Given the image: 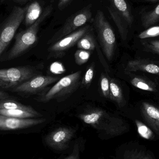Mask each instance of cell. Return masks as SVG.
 <instances>
[{"label":"cell","mask_w":159,"mask_h":159,"mask_svg":"<svg viewBox=\"0 0 159 159\" xmlns=\"http://www.w3.org/2000/svg\"><path fill=\"white\" fill-rule=\"evenodd\" d=\"M52 10V6L48 7L37 21L27 30L17 34L15 37V43L2 61H9L15 59L20 57L32 46L37 41V34L40 24L50 15Z\"/></svg>","instance_id":"cell-1"},{"label":"cell","mask_w":159,"mask_h":159,"mask_svg":"<svg viewBox=\"0 0 159 159\" xmlns=\"http://www.w3.org/2000/svg\"><path fill=\"white\" fill-rule=\"evenodd\" d=\"M93 25L103 52L108 61H111L115 53L116 40L110 23L101 10L97 11Z\"/></svg>","instance_id":"cell-2"},{"label":"cell","mask_w":159,"mask_h":159,"mask_svg":"<svg viewBox=\"0 0 159 159\" xmlns=\"http://www.w3.org/2000/svg\"><path fill=\"white\" fill-rule=\"evenodd\" d=\"M27 9V7H15L9 16L0 27V58L25 18Z\"/></svg>","instance_id":"cell-3"},{"label":"cell","mask_w":159,"mask_h":159,"mask_svg":"<svg viewBox=\"0 0 159 159\" xmlns=\"http://www.w3.org/2000/svg\"><path fill=\"white\" fill-rule=\"evenodd\" d=\"M81 74V71H78L62 77L48 91L42 94L38 98L39 101L46 102L53 99L69 96L79 87Z\"/></svg>","instance_id":"cell-4"},{"label":"cell","mask_w":159,"mask_h":159,"mask_svg":"<svg viewBox=\"0 0 159 159\" xmlns=\"http://www.w3.org/2000/svg\"><path fill=\"white\" fill-rule=\"evenodd\" d=\"M36 72L33 67L21 66L0 70V81L4 89H11L35 76Z\"/></svg>","instance_id":"cell-5"},{"label":"cell","mask_w":159,"mask_h":159,"mask_svg":"<svg viewBox=\"0 0 159 159\" xmlns=\"http://www.w3.org/2000/svg\"><path fill=\"white\" fill-rule=\"evenodd\" d=\"M91 7V5H89L70 17L65 24L48 41V43L52 44L85 25L91 19L92 16Z\"/></svg>","instance_id":"cell-6"},{"label":"cell","mask_w":159,"mask_h":159,"mask_svg":"<svg viewBox=\"0 0 159 159\" xmlns=\"http://www.w3.org/2000/svg\"><path fill=\"white\" fill-rule=\"evenodd\" d=\"M92 29L91 26L86 25L52 44L48 49L49 57L55 58L62 57L68 49L77 43L80 39Z\"/></svg>","instance_id":"cell-7"},{"label":"cell","mask_w":159,"mask_h":159,"mask_svg":"<svg viewBox=\"0 0 159 159\" xmlns=\"http://www.w3.org/2000/svg\"><path fill=\"white\" fill-rule=\"evenodd\" d=\"M75 133V130L72 128L60 127L48 134L45 141L47 145L52 149L63 151L69 148Z\"/></svg>","instance_id":"cell-8"},{"label":"cell","mask_w":159,"mask_h":159,"mask_svg":"<svg viewBox=\"0 0 159 159\" xmlns=\"http://www.w3.org/2000/svg\"><path fill=\"white\" fill-rule=\"evenodd\" d=\"M59 79V77L49 75H35L10 90L18 93L33 94L42 90Z\"/></svg>","instance_id":"cell-9"},{"label":"cell","mask_w":159,"mask_h":159,"mask_svg":"<svg viewBox=\"0 0 159 159\" xmlns=\"http://www.w3.org/2000/svg\"><path fill=\"white\" fill-rule=\"evenodd\" d=\"M129 127L122 119L114 116L106 112L97 130L112 137L121 135L128 131Z\"/></svg>","instance_id":"cell-10"},{"label":"cell","mask_w":159,"mask_h":159,"mask_svg":"<svg viewBox=\"0 0 159 159\" xmlns=\"http://www.w3.org/2000/svg\"><path fill=\"white\" fill-rule=\"evenodd\" d=\"M45 119H20L0 115V130L17 131L25 129L42 124Z\"/></svg>","instance_id":"cell-11"},{"label":"cell","mask_w":159,"mask_h":159,"mask_svg":"<svg viewBox=\"0 0 159 159\" xmlns=\"http://www.w3.org/2000/svg\"><path fill=\"white\" fill-rule=\"evenodd\" d=\"M141 111L144 118L153 130L159 135V108L147 102L142 103Z\"/></svg>","instance_id":"cell-12"},{"label":"cell","mask_w":159,"mask_h":159,"mask_svg":"<svg viewBox=\"0 0 159 159\" xmlns=\"http://www.w3.org/2000/svg\"><path fill=\"white\" fill-rule=\"evenodd\" d=\"M138 71L159 75V66L143 60H134L130 61L125 68L127 72Z\"/></svg>","instance_id":"cell-13"},{"label":"cell","mask_w":159,"mask_h":159,"mask_svg":"<svg viewBox=\"0 0 159 159\" xmlns=\"http://www.w3.org/2000/svg\"><path fill=\"white\" fill-rule=\"evenodd\" d=\"M111 6L127 22L129 27H131L134 22V17L126 0H109Z\"/></svg>","instance_id":"cell-14"},{"label":"cell","mask_w":159,"mask_h":159,"mask_svg":"<svg viewBox=\"0 0 159 159\" xmlns=\"http://www.w3.org/2000/svg\"><path fill=\"white\" fill-rule=\"evenodd\" d=\"M0 115L20 119L35 118L42 116L33 108L30 109H0Z\"/></svg>","instance_id":"cell-15"},{"label":"cell","mask_w":159,"mask_h":159,"mask_svg":"<svg viewBox=\"0 0 159 159\" xmlns=\"http://www.w3.org/2000/svg\"><path fill=\"white\" fill-rule=\"evenodd\" d=\"M105 111L103 109H94L84 114H80L78 117L84 123L91 125L97 130Z\"/></svg>","instance_id":"cell-16"},{"label":"cell","mask_w":159,"mask_h":159,"mask_svg":"<svg viewBox=\"0 0 159 159\" xmlns=\"http://www.w3.org/2000/svg\"><path fill=\"white\" fill-rule=\"evenodd\" d=\"M42 7L40 3L35 1L27 7L25 16L26 26H30L40 17L42 14Z\"/></svg>","instance_id":"cell-17"},{"label":"cell","mask_w":159,"mask_h":159,"mask_svg":"<svg viewBox=\"0 0 159 159\" xmlns=\"http://www.w3.org/2000/svg\"><path fill=\"white\" fill-rule=\"evenodd\" d=\"M107 8L111 17L113 19L118 29L121 39L123 41H125L127 38L128 33V27H129L127 22L111 6L107 7Z\"/></svg>","instance_id":"cell-18"},{"label":"cell","mask_w":159,"mask_h":159,"mask_svg":"<svg viewBox=\"0 0 159 159\" xmlns=\"http://www.w3.org/2000/svg\"><path fill=\"white\" fill-rule=\"evenodd\" d=\"M109 99L116 103L120 107H122L125 104V100L121 87L114 79L110 80Z\"/></svg>","instance_id":"cell-19"},{"label":"cell","mask_w":159,"mask_h":159,"mask_svg":"<svg viewBox=\"0 0 159 159\" xmlns=\"http://www.w3.org/2000/svg\"><path fill=\"white\" fill-rule=\"evenodd\" d=\"M77 48L79 49L93 51L96 47V42L93 34V29L84 34L77 43Z\"/></svg>","instance_id":"cell-20"},{"label":"cell","mask_w":159,"mask_h":159,"mask_svg":"<svg viewBox=\"0 0 159 159\" xmlns=\"http://www.w3.org/2000/svg\"><path fill=\"white\" fill-rule=\"evenodd\" d=\"M159 21V4L151 11L144 13L141 17L142 25L145 28L156 24Z\"/></svg>","instance_id":"cell-21"},{"label":"cell","mask_w":159,"mask_h":159,"mask_svg":"<svg viewBox=\"0 0 159 159\" xmlns=\"http://www.w3.org/2000/svg\"><path fill=\"white\" fill-rule=\"evenodd\" d=\"M131 83L135 88L143 90L152 92L157 91V89L154 84L141 77H135L133 78L131 80Z\"/></svg>","instance_id":"cell-22"},{"label":"cell","mask_w":159,"mask_h":159,"mask_svg":"<svg viewBox=\"0 0 159 159\" xmlns=\"http://www.w3.org/2000/svg\"><path fill=\"white\" fill-rule=\"evenodd\" d=\"M32 108L30 106L22 104L14 100L7 99L0 100V109H30Z\"/></svg>","instance_id":"cell-23"},{"label":"cell","mask_w":159,"mask_h":159,"mask_svg":"<svg viewBox=\"0 0 159 159\" xmlns=\"http://www.w3.org/2000/svg\"><path fill=\"white\" fill-rule=\"evenodd\" d=\"M121 159H153L148 153L141 149H134L125 152Z\"/></svg>","instance_id":"cell-24"},{"label":"cell","mask_w":159,"mask_h":159,"mask_svg":"<svg viewBox=\"0 0 159 159\" xmlns=\"http://www.w3.org/2000/svg\"><path fill=\"white\" fill-rule=\"evenodd\" d=\"M135 123L137 127L138 134L141 137L147 140H154L155 134L150 128L138 120H135Z\"/></svg>","instance_id":"cell-25"},{"label":"cell","mask_w":159,"mask_h":159,"mask_svg":"<svg viewBox=\"0 0 159 159\" xmlns=\"http://www.w3.org/2000/svg\"><path fill=\"white\" fill-rule=\"evenodd\" d=\"M91 55V53L90 51L83 49H78L75 54V63L80 66L85 64L88 62Z\"/></svg>","instance_id":"cell-26"},{"label":"cell","mask_w":159,"mask_h":159,"mask_svg":"<svg viewBox=\"0 0 159 159\" xmlns=\"http://www.w3.org/2000/svg\"><path fill=\"white\" fill-rule=\"evenodd\" d=\"M94 70H95V64L93 63L89 66L84 75L83 79L81 81V84L86 88H89L92 82L94 77Z\"/></svg>","instance_id":"cell-27"},{"label":"cell","mask_w":159,"mask_h":159,"mask_svg":"<svg viewBox=\"0 0 159 159\" xmlns=\"http://www.w3.org/2000/svg\"><path fill=\"white\" fill-rule=\"evenodd\" d=\"M159 36V26H153L141 32L138 35L139 38L147 39Z\"/></svg>","instance_id":"cell-28"},{"label":"cell","mask_w":159,"mask_h":159,"mask_svg":"<svg viewBox=\"0 0 159 159\" xmlns=\"http://www.w3.org/2000/svg\"><path fill=\"white\" fill-rule=\"evenodd\" d=\"M100 86L103 95L105 98H109L110 81L106 75L102 74L100 79Z\"/></svg>","instance_id":"cell-29"},{"label":"cell","mask_w":159,"mask_h":159,"mask_svg":"<svg viewBox=\"0 0 159 159\" xmlns=\"http://www.w3.org/2000/svg\"><path fill=\"white\" fill-rule=\"evenodd\" d=\"M50 70L55 74L63 73L65 71V69L62 64L59 62H55L51 65Z\"/></svg>","instance_id":"cell-30"},{"label":"cell","mask_w":159,"mask_h":159,"mask_svg":"<svg viewBox=\"0 0 159 159\" xmlns=\"http://www.w3.org/2000/svg\"><path fill=\"white\" fill-rule=\"evenodd\" d=\"M80 148L78 144H75L72 153L64 159H79Z\"/></svg>","instance_id":"cell-31"},{"label":"cell","mask_w":159,"mask_h":159,"mask_svg":"<svg viewBox=\"0 0 159 159\" xmlns=\"http://www.w3.org/2000/svg\"><path fill=\"white\" fill-rule=\"evenodd\" d=\"M70 0H59V1L58 7L60 9H62L69 3Z\"/></svg>","instance_id":"cell-32"},{"label":"cell","mask_w":159,"mask_h":159,"mask_svg":"<svg viewBox=\"0 0 159 159\" xmlns=\"http://www.w3.org/2000/svg\"><path fill=\"white\" fill-rule=\"evenodd\" d=\"M146 44L150 46L153 47L155 48L159 49V40H155V41H150Z\"/></svg>","instance_id":"cell-33"},{"label":"cell","mask_w":159,"mask_h":159,"mask_svg":"<svg viewBox=\"0 0 159 159\" xmlns=\"http://www.w3.org/2000/svg\"><path fill=\"white\" fill-rule=\"evenodd\" d=\"M9 97V94L5 92L0 91V100L7 99Z\"/></svg>","instance_id":"cell-34"},{"label":"cell","mask_w":159,"mask_h":159,"mask_svg":"<svg viewBox=\"0 0 159 159\" xmlns=\"http://www.w3.org/2000/svg\"><path fill=\"white\" fill-rule=\"evenodd\" d=\"M147 47L150 50L153 52H155V53H157V54H159V49L158 48H155L153 47L150 46L146 44Z\"/></svg>","instance_id":"cell-35"},{"label":"cell","mask_w":159,"mask_h":159,"mask_svg":"<svg viewBox=\"0 0 159 159\" xmlns=\"http://www.w3.org/2000/svg\"><path fill=\"white\" fill-rule=\"evenodd\" d=\"M145 1H148V2H156L159 1V0H145Z\"/></svg>","instance_id":"cell-36"},{"label":"cell","mask_w":159,"mask_h":159,"mask_svg":"<svg viewBox=\"0 0 159 159\" xmlns=\"http://www.w3.org/2000/svg\"><path fill=\"white\" fill-rule=\"evenodd\" d=\"M0 88H3V85L2 83L0 81Z\"/></svg>","instance_id":"cell-37"},{"label":"cell","mask_w":159,"mask_h":159,"mask_svg":"<svg viewBox=\"0 0 159 159\" xmlns=\"http://www.w3.org/2000/svg\"><path fill=\"white\" fill-rule=\"evenodd\" d=\"M16 1H27V0H16Z\"/></svg>","instance_id":"cell-38"},{"label":"cell","mask_w":159,"mask_h":159,"mask_svg":"<svg viewBox=\"0 0 159 159\" xmlns=\"http://www.w3.org/2000/svg\"><path fill=\"white\" fill-rule=\"evenodd\" d=\"M61 159L59 158V159Z\"/></svg>","instance_id":"cell-39"}]
</instances>
